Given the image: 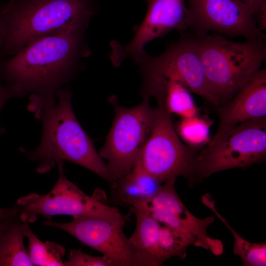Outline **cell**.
<instances>
[{"label":"cell","mask_w":266,"mask_h":266,"mask_svg":"<svg viewBox=\"0 0 266 266\" xmlns=\"http://www.w3.org/2000/svg\"><path fill=\"white\" fill-rule=\"evenodd\" d=\"M266 155V117L238 124L211 139L197 155L195 174L200 178L235 167H246Z\"/></svg>","instance_id":"5"},{"label":"cell","mask_w":266,"mask_h":266,"mask_svg":"<svg viewBox=\"0 0 266 266\" xmlns=\"http://www.w3.org/2000/svg\"><path fill=\"white\" fill-rule=\"evenodd\" d=\"M250 6L254 11L256 19L266 17V0H240Z\"/></svg>","instance_id":"23"},{"label":"cell","mask_w":266,"mask_h":266,"mask_svg":"<svg viewBox=\"0 0 266 266\" xmlns=\"http://www.w3.org/2000/svg\"><path fill=\"white\" fill-rule=\"evenodd\" d=\"M143 78L157 77L177 81L188 90L214 105L220 102L211 92L193 37H182L156 56L145 52L135 61Z\"/></svg>","instance_id":"9"},{"label":"cell","mask_w":266,"mask_h":266,"mask_svg":"<svg viewBox=\"0 0 266 266\" xmlns=\"http://www.w3.org/2000/svg\"><path fill=\"white\" fill-rule=\"evenodd\" d=\"M175 178L165 182L160 190L151 198L132 203L131 206L143 210L159 222L176 231L196 238L202 248L219 256L223 252L221 240L207 234L213 216L200 219L195 216L185 207L175 188Z\"/></svg>","instance_id":"11"},{"label":"cell","mask_w":266,"mask_h":266,"mask_svg":"<svg viewBox=\"0 0 266 266\" xmlns=\"http://www.w3.org/2000/svg\"><path fill=\"white\" fill-rule=\"evenodd\" d=\"M26 237L28 240L29 257L33 266H65L62 260L65 254L63 245L49 241L42 242L33 233L29 225L26 229Z\"/></svg>","instance_id":"20"},{"label":"cell","mask_w":266,"mask_h":266,"mask_svg":"<svg viewBox=\"0 0 266 266\" xmlns=\"http://www.w3.org/2000/svg\"><path fill=\"white\" fill-rule=\"evenodd\" d=\"M2 59L1 54V41L0 38V60Z\"/></svg>","instance_id":"25"},{"label":"cell","mask_w":266,"mask_h":266,"mask_svg":"<svg viewBox=\"0 0 266 266\" xmlns=\"http://www.w3.org/2000/svg\"><path fill=\"white\" fill-rule=\"evenodd\" d=\"M65 266H115L113 262L107 257L94 256L86 254L79 250H69Z\"/></svg>","instance_id":"22"},{"label":"cell","mask_w":266,"mask_h":266,"mask_svg":"<svg viewBox=\"0 0 266 266\" xmlns=\"http://www.w3.org/2000/svg\"><path fill=\"white\" fill-rule=\"evenodd\" d=\"M219 112L218 130L212 139L245 121L266 117V71L260 69Z\"/></svg>","instance_id":"14"},{"label":"cell","mask_w":266,"mask_h":266,"mask_svg":"<svg viewBox=\"0 0 266 266\" xmlns=\"http://www.w3.org/2000/svg\"><path fill=\"white\" fill-rule=\"evenodd\" d=\"M89 22L73 23L35 39L0 60V81L13 97L54 95L72 78L90 52L85 41Z\"/></svg>","instance_id":"1"},{"label":"cell","mask_w":266,"mask_h":266,"mask_svg":"<svg viewBox=\"0 0 266 266\" xmlns=\"http://www.w3.org/2000/svg\"><path fill=\"white\" fill-rule=\"evenodd\" d=\"M29 225L17 213L0 220V266H33L24 244Z\"/></svg>","instance_id":"17"},{"label":"cell","mask_w":266,"mask_h":266,"mask_svg":"<svg viewBox=\"0 0 266 266\" xmlns=\"http://www.w3.org/2000/svg\"><path fill=\"white\" fill-rule=\"evenodd\" d=\"M146 1L148 6L146 15L133 39L126 45L117 41L110 43V59L115 66H119L129 58L136 60L145 53L144 46L152 40L174 30L182 34L188 29L186 0Z\"/></svg>","instance_id":"13"},{"label":"cell","mask_w":266,"mask_h":266,"mask_svg":"<svg viewBox=\"0 0 266 266\" xmlns=\"http://www.w3.org/2000/svg\"><path fill=\"white\" fill-rule=\"evenodd\" d=\"M63 162L57 166L59 177L53 188L45 195L31 193L20 198L13 207L24 222H34L38 216L47 220L56 215L117 216L122 214L115 207L105 203L95 193L90 197L69 181L64 173Z\"/></svg>","instance_id":"7"},{"label":"cell","mask_w":266,"mask_h":266,"mask_svg":"<svg viewBox=\"0 0 266 266\" xmlns=\"http://www.w3.org/2000/svg\"><path fill=\"white\" fill-rule=\"evenodd\" d=\"M136 218L133 233L128 238L133 266H154L160 223L146 212L132 208Z\"/></svg>","instance_id":"18"},{"label":"cell","mask_w":266,"mask_h":266,"mask_svg":"<svg viewBox=\"0 0 266 266\" xmlns=\"http://www.w3.org/2000/svg\"><path fill=\"white\" fill-rule=\"evenodd\" d=\"M152 130L136 163L163 183L180 176L191 179L195 174L197 154L185 145L175 131L170 114L158 104Z\"/></svg>","instance_id":"6"},{"label":"cell","mask_w":266,"mask_h":266,"mask_svg":"<svg viewBox=\"0 0 266 266\" xmlns=\"http://www.w3.org/2000/svg\"><path fill=\"white\" fill-rule=\"evenodd\" d=\"M112 126L99 153L114 179L121 178L133 168L153 125L155 109L145 96L139 105L127 108L117 105Z\"/></svg>","instance_id":"8"},{"label":"cell","mask_w":266,"mask_h":266,"mask_svg":"<svg viewBox=\"0 0 266 266\" xmlns=\"http://www.w3.org/2000/svg\"><path fill=\"white\" fill-rule=\"evenodd\" d=\"M16 213V210L13 206L8 209L0 207V220Z\"/></svg>","instance_id":"24"},{"label":"cell","mask_w":266,"mask_h":266,"mask_svg":"<svg viewBox=\"0 0 266 266\" xmlns=\"http://www.w3.org/2000/svg\"><path fill=\"white\" fill-rule=\"evenodd\" d=\"M71 96L65 87L55 95L29 96V109L41 121V138L34 150H21L29 160L37 163L36 170L40 174L66 161L91 170L111 185L115 180L76 118Z\"/></svg>","instance_id":"2"},{"label":"cell","mask_w":266,"mask_h":266,"mask_svg":"<svg viewBox=\"0 0 266 266\" xmlns=\"http://www.w3.org/2000/svg\"><path fill=\"white\" fill-rule=\"evenodd\" d=\"M145 96L154 97L171 115L182 118L199 115V110L188 89L179 82L164 78H143Z\"/></svg>","instance_id":"15"},{"label":"cell","mask_w":266,"mask_h":266,"mask_svg":"<svg viewBox=\"0 0 266 266\" xmlns=\"http://www.w3.org/2000/svg\"><path fill=\"white\" fill-rule=\"evenodd\" d=\"M202 203L211 210L225 225L234 239L233 252L240 258L243 266H265L266 265V244L251 243L245 240L229 225L216 209L215 204L208 194L201 196Z\"/></svg>","instance_id":"19"},{"label":"cell","mask_w":266,"mask_h":266,"mask_svg":"<svg viewBox=\"0 0 266 266\" xmlns=\"http://www.w3.org/2000/svg\"><path fill=\"white\" fill-rule=\"evenodd\" d=\"M164 183L135 163L127 174L110 186L112 202L120 205L130 206L134 202L154 196Z\"/></svg>","instance_id":"16"},{"label":"cell","mask_w":266,"mask_h":266,"mask_svg":"<svg viewBox=\"0 0 266 266\" xmlns=\"http://www.w3.org/2000/svg\"><path fill=\"white\" fill-rule=\"evenodd\" d=\"M127 217L83 216L71 222L57 223L50 220L45 226L61 229L84 245L110 259L115 266H133L132 251L124 232Z\"/></svg>","instance_id":"12"},{"label":"cell","mask_w":266,"mask_h":266,"mask_svg":"<svg viewBox=\"0 0 266 266\" xmlns=\"http://www.w3.org/2000/svg\"><path fill=\"white\" fill-rule=\"evenodd\" d=\"M94 12L93 0H11L0 8L2 58L73 23L89 22Z\"/></svg>","instance_id":"3"},{"label":"cell","mask_w":266,"mask_h":266,"mask_svg":"<svg viewBox=\"0 0 266 266\" xmlns=\"http://www.w3.org/2000/svg\"><path fill=\"white\" fill-rule=\"evenodd\" d=\"M213 121L207 117L197 115L182 118L177 131L180 136L190 147L196 148L210 141V128Z\"/></svg>","instance_id":"21"},{"label":"cell","mask_w":266,"mask_h":266,"mask_svg":"<svg viewBox=\"0 0 266 266\" xmlns=\"http://www.w3.org/2000/svg\"><path fill=\"white\" fill-rule=\"evenodd\" d=\"M188 29L196 36L214 32L246 40L266 39L255 13L240 0H186Z\"/></svg>","instance_id":"10"},{"label":"cell","mask_w":266,"mask_h":266,"mask_svg":"<svg viewBox=\"0 0 266 266\" xmlns=\"http://www.w3.org/2000/svg\"><path fill=\"white\" fill-rule=\"evenodd\" d=\"M208 87L220 103L230 99L260 69L266 39L239 42L220 34L193 37Z\"/></svg>","instance_id":"4"}]
</instances>
